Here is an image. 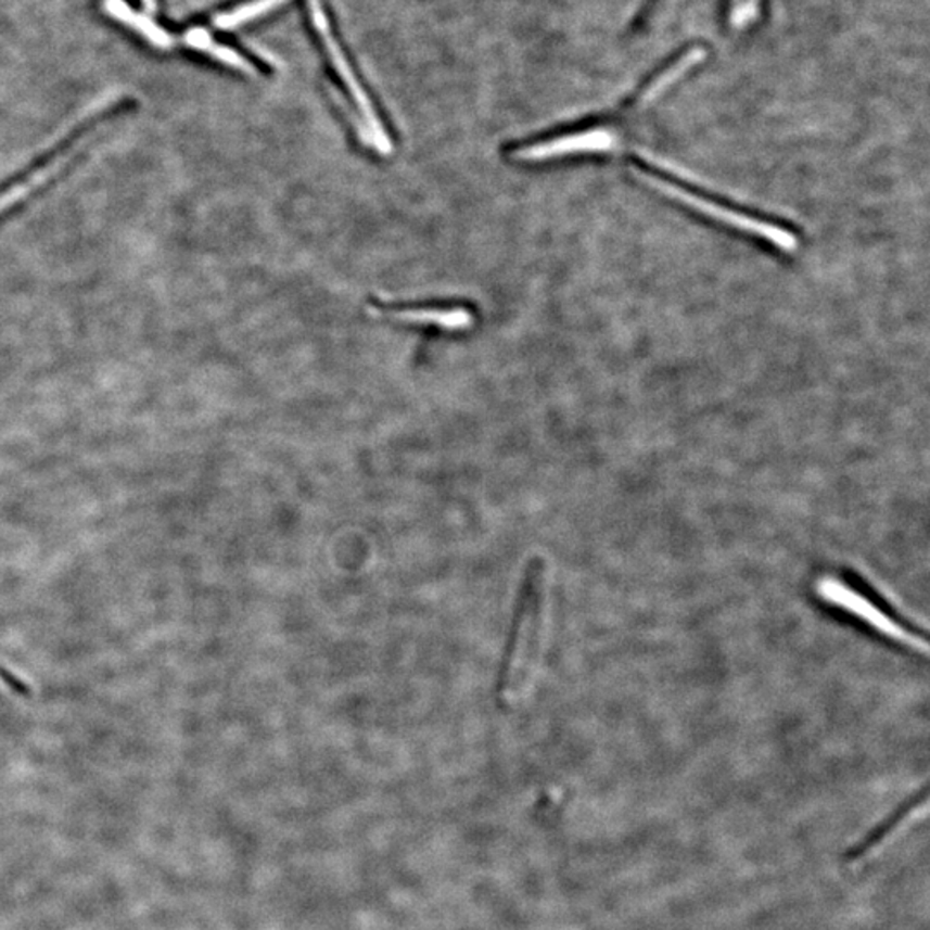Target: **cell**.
Wrapping results in <instances>:
<instances>
[{
    "label": "cell",
    "mask_w": 930,
    "mask_h": 930,
    "mask_svg": "<svg viewBox=\"0 0 930 930\" xmlns=\"http://www.w3.org/2000/svg\"><path fill=\"white\" fill-rule=\"evenodd\" d=\"M142 4L145 5L149 13H155V11H157V2H155V0H142Z\"/></svg>",
    "instance_id": "obj_10"
},
{
    "label": "cell",
    "mask_w": 930,
    "mask_h": 930,
    "mask_svg": "<svg viewBox=\"0 0 930 930\" xmlns=\"http://www.w3.org/2000/svg\"><path fill=\"white\" fill-rule=\"evenodd\" d=\"M284 2H289V0H251V2L233 9L230 13H222L216 16L214 25L221 29L239 28V26L252 22L255 17L271 13L276 8L284 4Z\"/></svg>",
    "instance_id": "obj_9"
},
{
    "label": "cell",
    "mask_w": 930,
    "mask_h": 930,
    "mask_svg": "<svg viewBox=\"0 0 930 930\" xmlns=\"http://www.w3.org/2000/svg\"><path fill=\"white\" fill-rule=\"evenodd\" d=\"M307 2H309V13L310 17H313L314 28L318 29L319 37H321L322 43H324L326 52L330 55L334 69H336L343 84H345L346 90L351 92L355 107L360 113V119H362V135H360V138H362V142L371 145L375 152L388 155L393 151L392 140H390L386 128H384L380 117L375 114L371 99H369L362 85L357 80V76H355L351 64L346 61L342 47L339 46L336 38L331 34L330 22L326 17L324 9L321 8V0H307Z\"/></svg>",
    "instance_id": "obj_3"
},
{
    "label": "cell",
    "mask_w": 930,
    "mask_h": 930,
    "mask_svg": "<svg viewBox=\"0 0 930 930\" xmlns=\"http://www.w3.org/2000/svg\"><path fill=\"white\" fill-rule=\"evenodd\" d=\"M703 58H705V51L700 49V47L689 51L688 54H686L685 58H680L674 66L668 67L667 72L662 73L653 84L648 85L647 90H645L642 95L639 97V104L647 105L650 104L651 101H655L657 97L662 95L671 85L676 84L680 76L688 73L692 66H697Z\"/></svg>",
    "instance_id": "obj_8"
},
{
    "label": "cell",
    "mask_w": 930,
    "mask_h": 930,
    "mask_svg": "<svg viewBox=\"0 0 930 930\" xmlns=\"http://www.w3.org/2000/svg\"><path fill=\"white\" fill-rule=\"evenodd\" d=\"M383 314L398 321L413 322V324L436 326L442 330L460 331L472 324V316L468 309L451 307V309H439V307H421V309H390Z\"/></svg>",
    "instance_id": "obj_5"
},
{
    "label": "cell",
    "mask_w": 930,
    "mask_h": 930,
    "mask_svg": "<svg viewBox=\"0 0 930 930\" xmlns=\"http://www.w3.org/2000/svg\"><path fill=\"white\" fill-rule=\"evenodd\" d=\"M548 607V568L542 557L527 562L519 586L509 638L498 671V705L512 706L533 679L542 657Z\"/></svg>",
    "instance_id": "obj_1"
},
{
    "label": "cell",
    "mask_w": 930,
    "mask_h": 930,
    "mask_svg": "<svg viewBox=\"0 0 930 930\" xmlns=\"http://www.w3.org/2000/svg\"><path fill=\"white\" fill-rule=\"evenodd\" d=\"M815 597L830 610L844 613L865 629L888 641L896 642L906 650L926 655L929 650L926 635L918 633L912 624L900 617L876 591L858 577L839 572H826L818 576L814 586Z\"/></svg>",
    "instance_id": "obj_2"
},
{
    "label": "cell",
    "mask_w": 930,
    "mask_h": 930,
    "mask_svg": "<svg viewBox=\"0 0 930 930\" xmlns=\"http://www.w3.org/2000/svg\"><path fill=\"white\" fill-rule=\"evenodd\" d=\"M184 42L192 47V49L205 52L211 58L217 59L219 63L226 64V66L234 67V69H240V72L251 73V75L257 73V69L243 55H240L239 52H234L230 47L214 42L205 29H190L187 37H184Z\"/></svg>",
    "instance_id": "obj_7"
},
{
    "label": "cell",
    "mask_w": 930,
    "mask_h": 930,
    "mask_svg": "<svg viewBox=\"0 0 930 930\" xmlns=\"http://www.w3.org/2000/svg\"><path fill=\"white\" fill-rule=\"evenodd\" d=\"M105 11L114 20H119L125 25L131 26L138 34H142L155 47L169 49L173 46L171 35L164 31L161 26L155 25L152 20L143 16V14L135 13L133 9L128 8V4L123 2V0H105Z\"/></svg>",
    "instance_id": "obj_6"
},
{
    "label": "cell",
    "mask_w": 930,
    "mask_h": 930,
    "mask_svg": "<svg viewBox=\"0 0 930 930\" xmlns=\"http://www.w3.org/2000/svg\"><path fill=\"white\" fill-rule=\"evenodd\" d=\"M85 131L87 130H84V133L75 135L72 140H67L64 146L52 152L51 157H47L43 163L38 164L34 169H29L23 178L13 181L4 190H0V216H4L5 213L14 209L17 204H22L31 193L37 192L38 188L54 178L59 169H63L69 163V157L80 146Z\"/></svg>",
    "instance_id": "obj_4"
}]
</instances>
